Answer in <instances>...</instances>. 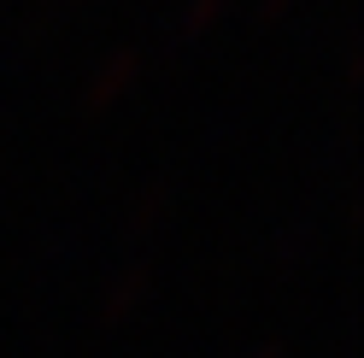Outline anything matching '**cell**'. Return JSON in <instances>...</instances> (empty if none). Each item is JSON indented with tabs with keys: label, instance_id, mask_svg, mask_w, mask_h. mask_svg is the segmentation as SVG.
<instances>
[{
	"label": "cell",
	"instance_id": "6da1fadb",
	"mask_svg": "<svg viewBox=\"0 0 364 358\" xmlns=\"http://www.w3.org/2000/svg\"><path fill=\"white\" fill-rule=\"evenodd\" d=\"M141 65H147V53L141 48H112L100 65H95V77L82 82V112H100V106H112L118 94H129L135 88V77H141Z\"/></svg>",
	"mask_w": 364,
	"mask_h": 358
},
{
	"label": "cell",
	"instance_id": "7a4b0ae2",
	"mask_svg": "<svg viewBox=\"0 0 364 358\" xmlns=\"http://www.w3.org/2000/svg\"><path fill=\"white\" fill-rule=\"evenodd\" d=\"M147 288H153V259H129L124 271H112L106 294H100V323H106V329H112V323H124L129 311L147 300Z\"/></svg>",
	"mask_w": 364,
	"mask_h": 358
},
{
	"label": "cell",
	"instance_id": "3957f363",
	"mask_svg": "<svg viewBox=\"0 0 364 358\" xmlns=\"http://www.w3.org/2000/svg\"><path fill=\"white\" fill-rule=\"evenodd\" d=\"M171 212V183L165 176H147L141 194H135V212H129V235H153Z\"/></svg>",
	"mask_w": 364,
	"mask_h": 358
},
{
	"label": "cell",
	"instance_id": "277c9868",
	"mask_svg": "<svg viewBox=\"0 0 364 358\" xmlns=\"http://www.w3.org/2000/svg\"><path fill=\"white\" fill-rule=\"evenodd\" d=\"M223 6H230V0H182V12H176V41H194L200 30H212Z\"/></svg>",
	"mask_w": 364,
	"mask_h": 358
},
{
	"label": "cell",
	"instance_id": "5b68a950",
	"mask_svg": "<svg viewBox=\"0 0 364 358\" xmlns=\"http://www.w3.org/2000/svg\"><path fill=\"white\" fill-rule=\"evenodd\" d=\"M353 82H358V41L341 48V88H353Z\"/></svg>",
	"mask_w": 364,
	"mask_h": 358
},
{
	"label": "cell",
	"instance_id": "8992f818",
	"mask_svg": "<svg viewBox=\"0 0 364 358\" xmlns=\"http://www.w3.org/2000/svg\"><path fill=\"white\" fill-rule=\"evenodd\" d=\"M59 6H71V0H30V24H36V18H53Z\"/></svg>",
	"mask_w": 364,
	"mask_h": 358
},
{
	"label": "cell",
	"instance_id": "52a82bcc",
	"mask_svg": "<svg viewBox=\"0 0 364 358\" xmlns=\"http://www.w3.org/2000/svg\"><path fill=\"white\" fill-rule=\"evenodd\" d=\"M247 358H282V335H270V341H259Z\"/></svg>",
	"mask_w": 364,
	"mask_h": 358
},
{
	"label": "cell",
	"instance_id": "ba28073f",
	"mask_svg": "<svg viewBox=\"0 0 364 358\" xmlns=\"http://www.w3.org/2000/svg\"><path fill=\"white\" fill-rule=\"evenodd\" d=\"M294 6V0H259V18H264V24H270V18H282Z\"/></svg>",
	"mask_w": 364,
	"mask_h": 358
}]
</instances>
